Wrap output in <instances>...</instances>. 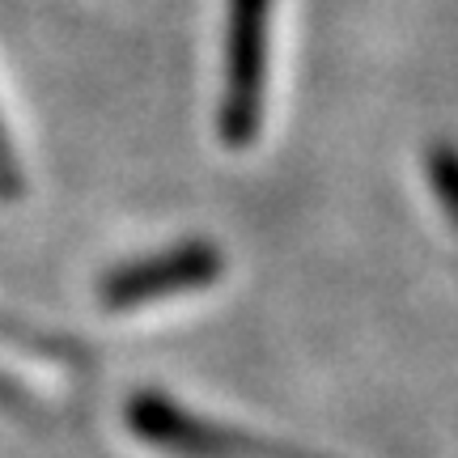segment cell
<instances>
[{
    "label": "cell",
    "mask_w": 458,
    "mask_h": 458,
    "mask_svg": "<svg viewBox=\"0 0 458 458\" xmlns=\"http://www.w3.org/2000/svg\"><path fill=\"white\" fill-rule=\"evenodd\" d=\"M267 51H272V0H229L225 94L216 106V131L229 148L255 145L263 131Z\"/></svg>",
    "instance_id": "obj_1"
},
{
    "label": "cell",
    "mask_w": 458,
    "mask_h": 458,
    "mask_svg": "<svg viewBox=\"0 0 458 458\" xmlns=\"http://www.w3.org/2000/svg\"><path fill=\"white\" fill-rule=\"evenodd\" d=\"M225 272V259L213 242H182L165 255L128 263L102 280V306L106 310H136V306H153L165 297L196 293L204 284H213Z\"/></svg>",
    "instance_id": "obj_2"
},
{
    "label": "cell",
    "mask_w": 458,
    "mask_h": 458,
    "mask_svg": "<svg viewBox=\"0 0 458 458\" xmlns=\"http://www.w3.org/2000/svg\"><path fill=\"white\" fill-rule=\"evenodd\" d=\"M428 174H433V187H437V196H442V204L450 208V216H454L458 225V153L454 148H433V157H428Z\"/></svg>",
    "instance_id": "obj_3"
},
{
    "label": "cell",
    "mask_w": 458,
    "mask_h": 458,
    "mask_svg": "<svg viewBox=\"0 0 458 458\" xmlns=\"http://www.w3.org/2000/svg\"><path fill=\"white\" fill-rule=\"evenodd\" d=\"M0 196H4V199L21 196V170H17L13 148H9V136H4V123H0Z\"/></svg>",
    "instance_id": "obj_4"
}]
</instances>
